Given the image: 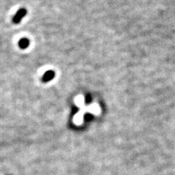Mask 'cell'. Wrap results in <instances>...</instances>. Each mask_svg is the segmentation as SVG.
<instances>
[{"label": "cell", "mask_w": 175, "mask_h": 175, "mask_svg": "<svg viewBox=\"0 0 175 175\" xmlns=\"http://www.w3.org/2000/svg\"><path fill=\"white\" fill-rule=\"evenodd\" d=\"M87 112H91V113L94 114V115H98L100 113V107L97 104H93L87 107Z\"/></svg>", "instance_id": "3"}, {"label": "cell", "mask_w": 175, "mask_h": 175, "mask_svg": "<svg viewBox=\"0 0 175 175\" xmlns=\"http://www.w3.org/2000/svg\"><path fill=\"white\" fill-rule=\"evenodd\" d=\"M83 112H80L78 113H77L75 116H74V121L76 124H80L83 122Z\"/></svg>", "instance_id": "5"}, {"label": "cell", "mask_w": 175, "mask_h": 175, "mask_svg": "<svg viewBox=\"0 0 175 175\" xmlns=\"http://www.w3.org/2000/svg\"><path fill=\"white\" fill-rule=\"evenodd\" d=\"M30 42L27 38H22L21 39L20 41L18 42V45L21 49H25V48H28V46L29 45Z\"/></svg>", "instance_id": "4"}, {"label": "cell", "mask_w": 175, "mask_h": 175, "mask_svg": "<svg viewBox=\"0 0 175 175\" xmlns=\"http://www.w3.org/2000/svg\"><path fill=\"white\" fill-rule=\"evenodd\" d=\"M26 15V10L24 8L20 9L15 15H14L13 18H12V22L14 24H18L19 22L21 21V19Z\"/></svg>", "instance_id": "1"}, {"label": "cell", "mask_w": 175, "mask_h": 175, "mask_svg": "<svg viewBox=\"0 0 175 175\" xmlns=\"http://www.w3.org/2000/svg\"><path fill=\"white\" fill-rule=\"evenodd\" d=\"M84 101H85V100H84V98L82 97V96H79V97L77 98V99H76L77 105L79 107L83 106Z\"/></svg>", "instance_id": "6"}, {"label": "cell", "mask_w": 175, "mask_h": 175, "mask_svg": "<svg viewBox=\"0 0 175 175\" xmlns=\"http://www.w3.org/2000/svg\"><path fill=\"white\" fill-rule=\"evenodd\" d=\"M55 77V72L53 70H49L48 72H46L44 74L43 77H42V80L43 83H48V82L51 81V80H53Z\"/></svg>", "instance_id": "2"}]
</instances>
